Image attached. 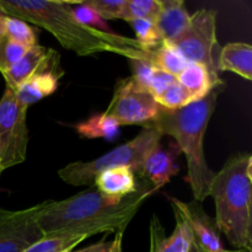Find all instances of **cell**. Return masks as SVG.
Here are the masks:
<instances>
[{
    "mask_svg": "<svg viewBox=\"0 0 252 252\" xmlns=\"http://www.w3.org/2000/svg\"><path fill=\"white\" fill-rule=\"evenodd\" d=\"M135 33V41L144 49H152L162 42L161 36L154 22L144 19H134L129 21Z\"/></svg>",
    "mask_w": 252,
    "mask_h": 252,
    "instance_id": "cb8c5ba5",
    "label": "cell"
},
{
    "mask_svg": "<svg viewBox=\"0 0 252 252\" xmlns=\"http://www.w3.org/2000/svg\"><path fill=\"white\" fill-rule=\"evenodd\" d=\"M111 248H112V241H107L105 240V239H102V240H100L98 243L88 246V248L70 252H110Z\"/></svg>",
    "mask_w": 252,
    "mask_h": 252,
    "instance_id": "4dcf8cb0",
    "label": "cell"
},
{
    "mask_svg": "<svg viewBox=\"0 0 252 252\" xmlns=\"http://www.w3.org/2000/svg\"><path fill=\"white\" fill-rule=\"evenodd\" d=\"M161 10L160 0H127L125 12V21L129 22L134 19H144L154 22Z\"/></svg>",
    "mask_w": 252,
    "mask_h": 252,
    "instance_id": "603a6c76",
    "label": "cell"
},
{
    "mask_svg": "<svg viewBox=\"0 0 252 252\" xmlns=\"http://www.w3.org/2000/svg\"><path fill=\"white\" fill-rule=\"evenodd\" d=\"M5 36L29 48L38 44L33 27L19 17L5 15Z\"/></svg>",
    "mask_w": 252,
    "mask_h": 252,
    "instance_id": "7402d4cb",
    "label": "cell"
},
{
    "mask_svg": "<svg viewBox=\"0 0 252 252\" xmlns=\"http://www.w3.org/2000/svg\"><path fill=\"white\" fill-rule=\"evenodd\" d=\"M70 11L79 24L100 31L111 32L106 22L91 7L86 6L81 1H70Z\"/></svg>",
    "mask_w": 252,
    "mask_h": 252,
    "instance_id": "83f0119b",
    "label": "cell"
},
{
    "mask_svg": "<svg viewBox=\"0 0 252 252\" xmlns=\"http://www.w3.org/2000/svg\"><path fill=\"white\" fill-rule=\"evenodd\" d=\"M189 252H204L203 250H201V249L198 248V246H197V244L194 243H192V246H191V249H189Z\"/></svg>",
    "mask_w": 252,
    "mask_h": 252,
    "instance_id": "836d02e7",
    "label": "cell"
},
{
    "mask_svg": "<svg viewBox=\"0 0 252 252\" xmlns=\"http://www.w3.org/2000/svg\"><path fill=\"white\" fill-rule=\"evenodd\" d=\"M170 202L184 216L191 228L193 241L204 252H226L220 240L217 224L213 218L208 216L198 202H182L175 197H170Z\"/></svg>",
    "mask_w": 252,
    "mask_h": 252,
    "instance_id": "30bf717a",
    "label": "cell"
},
{
    "mask_svg": "<svg viewBox=\"0 0 252 252\" xmlns=\"http://www.w3.org/2000/svg\"><path fill=\"white\" fill-rule=\"evenodd\" d=\"M81 2L91 7L102 20L125 19L127 0H88Z\"/></svg>",
    "mask_w": 252,
    "mask_h": 252,
    "instance_id": "d4e9b609",
    "label": "cell"
},
{
    "mask_svg": "<svg viewBox=\"0 0 252 252\" xmlns=\"http://www.w3.org/2000/svg\"><path fill=\"white\" fill-rule=\"evenodd\" d=\"M1 172H2V171H1V169H0V175H1Z\"/></svg>",
    "mask_w": 252,
    "mask_h": 252,
    "instance_id": "d590c367",
    "label": "cell"
},
{
    "mask_svg": "<svg viewBox=\"0 0 252 252\" xmlns=\"http://www.w3.org/2000/svg\"><path fill=\"white\" fill-rule=\"evenodd\" d=\"M65 73L62 69L61 64L38 71L20 84L14 91L15 95L20 102L26 106L38 102L42 98L52 95L58 89L59 79Z\"/></svg>",
    "mask_w": 252,
    "mask_h": 252,
    "instance_id": "5bb4252c",
    "label": "cell"
},
{
    "mask_svg": "<svg viewBox=\"0 0 252 252\" xmlns=\"http://www.w3.org/2000/svg\"><path fill=\"white\" fill-rule=\"evenodd\" d=\"M175 214L174 231L170 236L165 234L164 226L158 216H153L150 220V251L149 252H189L193 243L191 228L186 219L176 208L172 207Z\"/></svg>",
    "mask_w": 252,
    "mask_h": 252,
    "instance_id": "7c38bea8",
    "label": "cell"
},
{
    "mask_svg": "<svg viewBox=\"0 0 252 252\" xmlns=\"http://www.w3.org/2000/svg\"><path fill=\"white\" fill-rule=\"evenodd\" d=\"M130 65H132V76L130 78L135 81L138 86H140L144 90H148L150 79L153 73L157 68L148 61H140V59H130Z\"/></svg>",
    "mask_w": 252,
    "mask_h": 252,
    "instance_id": "f1b7e54d",
    "label": "cell"
},
{
    "mask_svg": "<svg viewBox=\"0 0 252 252\" xmlns=\"http://www.w3.org/2000/svg\"><path fill=\"white\" fill-rule=\"evenodd\" d=\"M161 10L155 21L158 31L164 42H171L189 26L191 15L184 0H160Z\"/></svg>",
    "mask_w": 252,
    "mask_h": 252,
    "instance_id": "2e32d148",
    "label": "cell"
},
{
    "mask_svg": "<svg viewBox=\"0 0 252 252\" xmlns=\"http://www.w3.org/2000/svg\"><path fill=\"white\" fill-rule=\"evenodd\" d=\"M161 138L162 134L159 130L152 126H145L134 139L91 161H75L65 165L58 171V176L62 181L71 186H85L89 189L94 187L95 179L100 172L112 167H130L137 176L145 154L153 147L161 143Z\"/></svg>",
    "mask_w": 252,
    "mask_h": 252,
    "instance_id": "5b68a950",
    "label": "cell"
},
{
    "mask_svg": "<svg viewBox=\"0 0 252 252\" xmlns=\"http://www.w3.org/2000/svg\"><path fill=\"white\" fill-rule=\"evenodd\" d=\"M139 185L140 181L130 167L118 166L100 172L95 179L94 187L103 196L121 201L135 193Z\"/></svg>",
    "mask_w": 252,
    "mask_h": 252,
    "instance_id": "9a60e30c",
    "label": "cell"
},
{
    "mask_svg": "<svg viewBox=\"0 0 252 252\" xmlns=\"http://www.w3.org/2000/svg\"><path fill=\"white\" fill-rule=\"evenodd\" d=\"M86 239L89 236L79 234H48L22 252H70Z\"/></svg>",
    "mask_w": 252,
    "mask_h": 252,
    "instance_id": "44dd1931",
    "label": "cell"
},
{
    "mask_svg": "<svg viewBox=\"0 0 252 252\" xmlns=\"http://www.w3.org/2000/svg\"><path fill=\"white\" fill-rule=\"evenodd\" d=\"M176 80V76L171 75V74L162 71L160 69H155L153 73L152 79H150L149 86H148V91L153 95V97L157 100L162 93L167 89L170 84H172Z\"/></svg>",
    "mask_w": 252,
    "mask_h": 252,
    "instance_id": "f546056e",
    "label": "cell"
},
{
    "mask_svg": "<svg viewBox=\"0 0 252 252\" xmlns=\"http://www.w3.org/2000/svg\"><path fill=\"white\" fill-rule=\"evenodd\" d=\"M139 181L138 191L121 201L103 196L95 187L62 201H46L36 217L37 225L43 235L79 234L91 238L102 233H125L140 207L157 192L149 182Z\"/></svg>",
    "mask_w": 252,
    "mask_h": 252,
    "instance_id": "6da1fadb",
    "label": "cell"
},
{
    "mask_svg": "<svg viewBox=\"0 0 252 252\" xmlns=\"http://www.w3.org/2000/svg\"><path fill=\"white\" fill-rule=\"evenodd\" d=\"M0 11L37 25L56 37L65 49L86 57L97 53H116L130 59L147 61V49L134 38L105 32L79 24L70 11V1L49 0H0Z\"/></svg>",
    "mask_w": 252,
    "mask_h": 252,
    "instance_id": "7a4b0ae2",
    "label": "cell"
},
{
    "mask_svg": "<svg viewBox=\"0 0 252 252\" xmlns=\"http://www.w3.org/2000/svg\"><path fill=\"white\" fill-rule=\"evenodd\" d=\"M220 71H231L246 80H252V46L244 42H234L221 47L218 59Z\"/></svg>",
    "mask_w": 252,
    "mask_h": 252,
    "instance_id": "e0dca14e",
    "label": "cell"
},
{
    "mask_svg": "<svg viewBox=\"0 0 252 252\" xmlns=\"http://www.w3.org/2000/svg\"><path fill=\"white\" fill-rule=\"evenodd\" d=\"M175 148L169 150L164 149L161 143L153 147L143 159L142 167L139 174L137 175V179L149 182L157 191L164 187L171 180V177L179 172L180 169L175 161L176 160V154L174 153Z\"/></svg>",
    "mask_w": 252,
    "mask_h": 252,
    "instance_id": "4fadbf2b",
    "label": "cell"
},
{
    "mask_svg": "<svg viewBox=\"0 0 252 252\" xmlns=\"http://www.w3.org/2000/svg\"><path fill=\"white\" fill-rule=\"evenodd\" d=\"M44 203L21 211L0 208V252H22L43 236L36 217Z\"/></svg>",
    "mask_w": 252,
    "mask_h": 252,
    "instance_id": "9c48e42d",
    "label": "cell"
},
{
    "mask_svg": "<svg viewBox=\"0 0 252 252\" xmlns=\"http://www.w3.org/2000/svg\"><path fill=\"white\" fill-rule=\"evenodd\" d=\"M120 127L117 121L113 120L105 112L91 116L89 120L83 121L75 126L79 135L88 139L103 138V139L112 140L120 133Z\"/></svg>",
    "mask_w": 252,
    "mask_h": 252,
    "instance_id": "ffe728a7",
    "label": "cell"
},
{
    "mask_svg": "<svg viewBox=\"0 0 252 252\" xmlns=\"http://www.w3.org/2000/svg\"><path fill=\"white\" fill-rule=\"evenodd\" d=\"M160 108L152 94L138 86L129 76L116 84L113 97L105 113L117 121L120 126L145 127L157 118Z\"/></svg>",
    "mask_w": 252,
    "mask_h": 252,
    "instance_id": "ba28073f",
    "label": "cell"
},
{
    "mask_svg": "<svg viewBox=\"0 0 252 252\" xmlns=\"http://www.w3.org/2000/svg\"><path fill=\"white\" fill-rule=\"evenodd\" d=\"M169 44L181 54L185 61L201 64L207 68L214 80L221 81L218 69L221 47L217 39L216 10H197L191 15L189 26Z\"/></svg>",
    "mask_w": 252,
    "mask_h": 252,
    "instance_id": "8992f818",
    "label": "cell"
},
{
    "mask_svg": "<svg viewBox=\"0 0 252 252\" xmlns=\"http://www.w3.org/2000/svg\"><path fill=\"white\" fill-rule=\"evenodd\" d=\"M5 37V15L0 11V41Z\"/></svg>",
    "mask_w": 252,
    "mask_h": 252,
    "instance_id": "d6a6232c",
    "label": "cell"
},
{
    "mask_svg": "<svg viewBox=\"0 0 252 252\" xmlns=\"http://www.w3.org/2000/svg\"><path fill=\"white\" fill-rule=\"evenodd\" d=\"M29 106L17 100L14 90L5 88L0 98V169L14 167L26 160L29 147Z\"/></svg>",
    "mask_w": 252,
    "mask_h": 252,
    "instance_id": "52a82bcc",
    "label": "cell"
},
{
    "mask_svg": "<svg viewBox=\"0 0 252 252\" xmlns=\"http://www.w3.org/2000/svg\"><path fill=\"white\" fill-rule=\"evenodd\" d=\"M224 91V83L214 86L199 101L189 103L179 110L160 108L157 118L149 123L164 135H170L187 160L186 181L191 186L194 201L202 203L211 193L216 172L208 166L204 155V134L209 120L216 110L217 100Z\"/></svg>",
    "mask_w": 252,
    "mask_h": 252,
    "instance_id": "3957f363",
    "label": "cell"
},
{
    "mask_svg": "<svg viewBox=\"0 0 252 252\" xmlns=\"http://www.w3.org/2000/svg\"><path fill=\"white\" fill-rule=\"evenodd\" d=\"M110 252H125L123 251V231H118L115 234Z\"/></svg>",
    "mask_w": 252,
    "mask_h": 252,
    "instance_id": "1f68e13d",
    "label": "cell"
},
{
    "mask_svg": "<svg viewBox=\"0 0 252 252\" xmlns=\"http://www.w3.org/2000/svg\"><path fill=\"white\" fill-rule=\"evenodd\" d=\"M157 102L159 103L160 107L165 110H179L184 106L189 105V96L187 91L180 85V83L176 80L167 86L166 90L157 98Z\"/></svg>",
    "mask_w": 252,
    "mask_h": 252,
    "instance_id": "4316f807",
    "label": "cell"
},
{
    "mask_svg": "<svg viewBox=\"0 0 252 252\" xmlns=\"http://www.w3.org/2000/svg\"><path fill=\"white\" fill-rule=\"evenodd\" d=\"M29 47L16 43L5 36L0 41V73H5L17 63L29 51Z\"/></svg>",
    "mask_w": 252,
    "mask_h": 252,
    "instance_id": "484cf974",
    "label": "cell"
},
{
    "mask_svg": "<svg viewBox=\"0 0 252 252\" xmlns=\"http://www.w3.org/2000/svg\"><path fill=\"white\" fill-rule=\"evenodd\" d=\"M176 79L180 85L189 94V102L202 100L211 93L214 86L223 84V80H214L207 68L197 63L187 64L184 70L176 76Z\"/></svg>",
    "mask_w": 252,
    "mask_h": 252,
    "instance_id": "ac0fdd59",
    "label": "cell"
},
{
    "mask_svg": "<svg viewBox=\"0 0 252 252\" xmlns=\"http://www.w3.org/2000/svg\"><path fill=\"white\" fill-rule=\"evenodd\" d=\"M147 61L155 68L174 76L179 75L189 64V62L185 61L174 47L164 41L154 48L147 49Z\"/></svg>",
    "mask_w": 252,
    "mask_h": 252,
    "instance_id": "d6986e66",
    "label": "cell"
},
{
    "mask_svg": "<svg viewBox=\"0 0 252 252\" xmlns=\"http://www.w3.org/2000/svg\"><path fill=\"white\" fill-rule=\"evenodd\" d=\"M226 252H249V251H244V250H235V251H226Z\"/></svg>",
    "mask_w": 252,
    "mask_h": 252,
    "instance_id": "e575fe53",
    "label": "cell"
},
{
    "mask_svg": "<svg viewBox=\"0 0 252 252\" xmlns=\"http://www.w3.org/2000/svg\"><path fill=\"white\" fill-rule=\"evenodd\" d=\"M58 64H61L58 52L36 44V46L31 47L15 65L2 73V76L5 79L6 88H10L15 91L17 86L24 83L30 76L44 70V69L58 65Z\"/></svg>",
    "mask_w": 252,
    "mask_h": 252,
    "instance_id": "8fae6325",
    "label": "cell"
},
{
    "mask_svg": "<svg viewBox=\"0 0 252 252\" xmlns=\"http://www.w3.org/2000/svg\"><path fill=\"white\" fill-rule=\"evenodd\" d=\"M219 233L236 250L252 252V155L238 153L226 160L211 186Z\"/></svg>",
    "mask_w": 252,
    "mask_h": 252,
    "instance_id": "277c9868",
    "label": "cell"
}]
</instances>
